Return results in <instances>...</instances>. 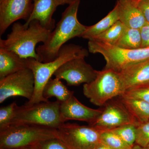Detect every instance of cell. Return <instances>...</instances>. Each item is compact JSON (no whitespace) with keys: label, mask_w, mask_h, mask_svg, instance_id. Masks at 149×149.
<instances>
[{"label":"cell","mask_w":149,"mask_h":149,"mask_svg":"<svg viewBox=\"0 0 149 149\" xmlns=\"http://www.w3.org/2000/svg\"><path fill=\"white\" fill-rule=\"evenodd\" d=\"M80 4V0H75L68 5L47 40L36 49L39 61H52L57 57L60 50L67 42L83 35L87 26L80 23L77 19Z\"/></svg>","instance_id":"6da1fadb"},{"label":"cell","mask_w":149,"mask_h":149,"mask_svg":"<svg viewBox=\"0 0 149 149\" xmlns=\"http://www.w3.org/2000/svg\"><path fill=\"white\" fill-rule=\"evenodd\" d=\"M89 51L81 46L69 44L64 45L59 52L57 57L52 61L43 63L35 58H26L27 66L31 69L35 78V91L31 100L24 105H32L41 102L49 101L43 96L45 85L59 68L65 63L77 58H85L89 55Z\"/></svg>","instance_id":"7a4b0ae2"},{"label":"cell","mask_w":149,"mask_h":149,"mask_svg":"<svg viewBox=\"0 0 149 149\" xmlns=\"http://www.w3.org/2000/svg\"><path fill=\"white\" fill-rule=\"evenodd\" d=\"M51 32L36 20L31 21L28 27L19 22L14 23L6 39L0 40V48L13 51L23 58L39 61L36 45L41 42L45 43Z\"/></svg>","instance_id":"3957f363"},{"label":"cell","mask_w":149,"mask_h":149,"mask_svg":"<svg viewBox=\"0 0 149 149\" xmlns=\"http://www.w3.org/2000/svg\"><path fill=\"white\" fill-rule=\"evenodd\" d=\"M56 138H58L57 129L37 125H10L0 131V149L31 146Z\"/></svg>","instance_id":"277c9868"},{"label":"cell","mask_w":149,"mask_h":149,"mask_svg":"<svg viewBox=\"0 0 149 149\" xmlns=\"http://www.w3.org/2000/svg\"><path fill=\"white\" fill-rule=\"evenodd\" d=\"M61 102H41L29 106L17 105L10 125H33L58 129L63 123L60 113Z\"/></svg>","instance_id":"5b68a950"},{"label":"cell","mask_w":149,"mask_h":149,"mask_svg":"<svg viewBox=\"0 0 149 149\" xmlns=\"http://www.w3.org/2000/svg\"><path fill=\"white\" fill-rule=\"evenodd\" d=\"M88 48L89 52L102 55L106 62L104 69L118 72L130 65L149 60V47L133 49H122L90 40Z\"/></svg>","instance_id":"8992f818"},{"label":"cell","mask_w":149,"mask_h":149,"mask_svg":"<svg viewBox=\"0 0 149 149\" xmlns=\"http://www.w3.org/2000/svg\"><path fill=\"white\" fill-rule=\"evenodd\" d=\"M83 94L94 105L103 107L107 102L124 93L118 72L109 69L98 71L95 79L84 84Z\"/></svg>","instance_id":"52a82bcc"},{"label":"cell","mask_w":149,"mask_h":149,"mask_svg":"<svg viewBox=\"0 0 149 149\" xmlns=\"http://www.w3.org/2000/svg\"><path fill=\"white\" fill-rule=\"evenodd\" d=\"M102 130L91 125L63 123L57 129L58 137L69 149H94L101 142Z\"/></svg>","instance_id":"ba28073f"},{"label":"cell","mask_w":149,"mask_h":149,"mask_svg":"<svg viewBox=\"0 0 149 149\" xmlns=\"http://www.w3.org/2000/svg\"><path fill=\"white\" fill-rule=\"evenodd\" d=\"M102 112L89 124L101 130H110L127 124L138 125L139 123L121 101L120 98L110 100L103 106Z\"/></svg>","instance_id":"9c48e42d"},{"label":"cell","mask_w":149,"mask_h":149,"mask_svg":"<svg viewBox=\"0 0 149 149\" xmlns=\"http://www.w3.org/2000/svg\"><path fill=\"white\" fill-rule=\"evenodd\" d=\"M35 91V78L26 68L0 79V103L10 97L20 96L31 100Z\"/></svg>","instance_id":"30bf717a"},{"label":"cell","mask_w":149,"mask_h":149,"mask_svg":"<svg viewBox=\"0 0 149 149\" xmlns=\"http://www.w3.org/2000/svg\"><path fill=\"white\" fill-rule=\"evenodd\" d=\"M98 72L87 63L85 58H77L65 63L54 75L59 80H65L68 86H77L92 82L95 79Z\"/></svg>","instance_id":"8fae6325"},{"label":"cell","mask_w":149,"mask_h":149,"mask_svg":"<svg viewBox=\"0 0 149 149\" xmlns=\"http://www.w3.org/2000/svg\"><path fill=\"white\" fill-rule=\"evenodd\" d=\"M34 7L32 0H4L0 3V35L15 21H27Z\"/></svg>","instance_id":"7c38bea8"},{"label":"cell","mask_w":149,"mask_h":149,"mask_svg":"<svg viewBox=\"0 0 149 149\" xmlns=\"http://www.w3.org/2000/svg\"><path fill=\"white\" fill-rule=\"evenodd\" d=\"M75 0H33L34 7L30 17L24 24L28 27L33 20H37L41 25L52 31L56 27L55 20L53 18L54 13L60 6L72 3Z\"/></svg>","instance_id":"4fadbf2b"},{"label":"cell","mask_w":149,"mask_h":149,"mask_svg":"<svg viewBox=\"0 0 149 149\" xmlns=\"http://www.w3.org/2000/svg\"><path fill=\"white\" fill-rule=\"evenodd\" d=\"M102 112L101 109H93L84 105L73 95L61 103L60 113L64 122L69 120L85 121L89 124L95 120Z\"/></svg>","instance_id":"5bb4252c"},{"label":"cell","mask_w":149,"mask_h":149,"mask_svg":"<svg viewBox=\"0 0 149 149\" xmlns=\"http://www.w3.org/2000/svg\"><path fill=\"white\" fill-rule=\"evenodd\" d=\"M118 73L124 93L149 85V60L130 65Z\"/></svg>","instance_id":"9a60e30c"},{"label":"cell","mask_w":149,"mask_h":149,"mask_svg":"<svg viewBox=\"0 0 149 149\" xmlns=\"http://www.w3.org/2000/svg\"><path fill=\"white\" fill-rule=\"evenodd\" d=\"M115 7L119 21L127 27L140 29L147 22L134 0H118Z\"/></svg>","instance_id":"2e32d148"},{"label":"cell","mask_w":149,"mask_h":149,"mask_svg":"<svg viewBox=\"0 0 149 149\" xmlns=\"http://www.w3.org/2000/svg\"><path fill=\"white\" fill-rule=\"evenodd\" d=\"M26 68V58L13 51L0 48V79Z\"/></svg>","instance_id":"e0dca14e"},{"label":"cell","mask_w":149,"mask_h":149,"mask_svg":"<svg viewBox=\"0 0 149 149\" xmlns=\"http://www.w3.org/2000/svg\"><path fill=\"white\" fill-rule=\"evenodd\" d=\"M119 20L117 9L115 6L108 14L97 23L87 26L86 30L81 37L89 40H93L111 27Z\"/></svg>","instance_id":"ac0fdd59"},{"label":"cell","mask_w":149,"mask_h":149,"mask_svg":"<svg viewBox=\"0 0 149 149\" xmlns=\"http://www.w3.org/2000/svg\"><path fill=\"white\" fill-rule=\"evenodd\" d=\"M74 94L70 91L60 80L51 78L45 85L43 91V96L47 100L55 97L61 103L66 101Z\"/></svg>","instance_id":"d6986e66"},{"label":"cell","mask_w":149,"mask_h":149,"mask_svg":"<svg viewBox=\"0 0 149 149\" xmlns=\"http://www.w3.org/2000/svg\"><path fill=\"white\" fill-rule=\"evenodd\" d=\"M119 98L139 123L149 119V103L121 95Z\"/></svg>","instance_id":"ffe728a7"},{"label":"cell","mask_w":149,"mask_h":149,"mask_svg":"<svg viewBox=\"0 0 149 149\" xmlns=\"http://www.w3.org/2000/svg\"><path fill=\"white\" fill-rule=\"evenodd\" d=\"M141 39L140 29L127 27L115 46L125 49L141 48Z\"/></svg>","instance_id":"44dd1931"},{"label":"cell","mask_w":149,"mask_h":149,"mask_svg":"<svg viewBox=\"0 0 149 149\" xmlns=\"http://www.w3.org/2000/svg\"><path fill=\"white\" fill-rule=\"evenodd\" d=\"M126 27V26L118 20L109 29L91 40L114 46Z\"/></svg>","instance_id":"7402d4cb"},{"label":"cell","mask_w":149,"mask_h":149,"mask_svg":"<svg viewBox=\"0 0 149 149\" xmlns=\"http://www.w3.org/2000/svg\"><path fill=\"white\" fill-rule=\"evenodd\" d=\"M100 140L104 144L113 149H137L136 146H130L119 136L109 130H102Z\"/></svg>","instance_id":"603a6c76"},{"label":"cell","mask_w":149,"mask_h":149,"mask_svg":"<svg viewBox=\"0 0 149 149\" xmlns=\"http://www.w3.org/2000/svg\"><path fill=\"white\" fill-rule=\"evenodd\" d=\"M137 125L134 124H125L109 130L119 136L130 146L133 147L136 143Z\"/></svg>","instance_id":"cb8c5ba5"},{"label":"cell","mask_w":149,"mask_h":149,"mask_svg":"<svg viewBox=\"0 0 149 149\" xmlns=\"http://www.w3.org/2000/svg\"><path fill=\"white\" fill-rule=\"evenodd\" d=\"M17 106L16 103L13 102L6 106L0 108V131L8 128L11 125L14 117Z\"/></svg>","instance_id":"d4e9b609"},{"label":"cell","mask_w":149,"mask_h":149,"mask_svg":"<svg viewBox=\"0 0 149 149\" xmlns=\"http://www.w3.org/2000/svg\"><path fill=\"white\" fill-rule=\"evenodd\" d=\"M149 144V119L140 122L137 126L135 145L145 148Z\"/></svg>","instance_id":"484cf974"},{"label":"cell","mask_w":149,"mask_h":149,"mask_svg":"<svg viewBox=\"0 0 149 149\" xmlns=\"http://www.w3.org/2000/svg\"><path fill=\"white\" fill-rule=\"evenodd\" d=\"M122 95L127 97L141 100L149 103V85L126 91Z\"/></svg>","instance_id":"4316f807"},{"label":"cell","mask_w":149,"mask_h":149,"mask_svg":"<svg viewBox=\"0 0 149 149\" xmlns=\"http://www.w3.org/2000/svg\"><path fill=\"white\" fill-rule=\"evenodd\" d=\"M37 149H69L58 138L49 139L37 145Z\"/></svg>","instance_id":"83f0119b"},{"label":"cell","mask_w":149,"mask_h":149,"mask_svg":"<svg viewBox=\"0 0 149 149\" xmlns=\"http://www.w3.org/2000/svg\"><path fill=\"white\" fill-rule=\"evenodd\" d=\"M141 39V48L149 47V22H146L140 29Z\"/></svg>","instance_id":"f1b7e54d"},{"label":"cell","mask_w":149,"mask_h":149,"mask_svg":"<svg viewBox=\"0 0 149 149\" xmlns=\"http://www.w3.org/2000/svg\"><path fill=\"white\" fill-rule=\"evenodd\" d=\"M137 3L146 21L149 22V0H140Z\"/></svg>","instance_id":"f546056e"},{"label":"cell","mask_w":149,"mask_h":149,"mask_svg":"<svg viewBox=\"0 0 149 149\" xmlns=\"http://www.w3.org/2000/svg\"><path fill=\"white\" fill-rule=\"evenodd\" d=\"M94 149H113L101 141Z\"/></svg>","instance_id":"4dcf8cb0"},{"label":"cell","mask_w":149,"mask_h":149,"mask_svg":"<svg viewBox=\"0 0 149 149\" xmlns=\"http://www.w3.org/2000/svg\"><path fill=\"white\" fill-rule=\"evenodd\" d=\"M14 149H37V145L31 146L23 147V148H18Z\"/></svg>","instance_id":"1f68e13d"},{"label":"cell","mask_w":149,"mask_h":149,"mask_svg":"<svg viewBox=\"0 0 149 149\" xmlns=\"http://www.w3.org/2000/svg\"><path fill=\"white\" fill-rule=\"evenodd\" d=\"M136 146L137 149H143V148H141V147L139 146H137V145H136Z\"/></svg>","instance_id":"d6a6232c"},{"label":"cell","mask_w":149,"mask_h":149,"mask_svg":"<svg viewBox=\"0 0 149 149\" xmlns=\"http://www.w3.org/2000/svg\"><path fill=\"white\" fill-rule=\"evenodd\" d=\"M143 149H149V144L145 148H143Z\"/></svg>","instance_id":"836d02e7"},{"label":"cell","mask_w":149,"mask_h":149,"mask_svg":"<svg viewBox=\"0 0 149 149\" xmlns=\"http://www.w3.org/2000/svg\"><path fill=\"white\" fill-rule=\"evenodd\" d=\"M134 1H135L137 3L138 1H140V0H134Z\"/></svg>","instance_id":"e575fe53"},{"label":"cell","mask_w":149,"mask_h":149,"mask_svg":"<svg viewBox=\"0 0 149 149\" xmlns=\"http://www.w3.org/2000/svg\"><path fill=\"white\" fill-rule=\"evenodd\" d=\"M4 0H0V3L2 2Z\"/></svg>","instance_id":"d590c367"}]
</instances>
